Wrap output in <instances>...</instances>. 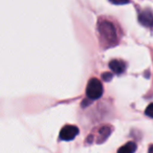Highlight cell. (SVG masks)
I'll list each match as a JSON object with an SVG mask.
<instances>
[{
    "label": "cell",
    "instance_id": "obj_1",
    "mask_svg": "<svg viewBox=\"0 0 153 153\" xmlns=\"http://www.w3.org/2000/svg\"><path fill=\"white\" fill-rule=\"evenodd\" d=\"M99 33L102 38L103 43H106L108 46H113L117 43L119 37H117V28L114 27L111 22L107 20H102L99 23Z\"/></svg>",
    "mask_w": 153,
    "mask_h": 153
},
{
    "label": "cell",
    "instance_id": "obj_2",
    "mask_svg": "<svg viewBox=\"0 0 153 153\" xmlns=\"http://www.w3.org/2000/svg\"><path fill=\"white\" fill-rule=\"evenodd\" d=\"M103 86L100 80L97 78H92L89 80L87 84V88H86V94L90 100H98L102 97L103 94Z\"/></svg>",
    "mask_w": 153,
    "mask_h": 153
},
{
    "label": "cell",
    "instance_id": "obj_3",
    "mask_svg": "<svg viewBox=\"0 0 153 153\" xmlns=\"http://www.w3.org/2000/svg\"><path fill=\"white\" fill-rule=\"evenodd\" d=\"M79 134V128L74 125H66L60 131V138L62 140H71Z\"/></svg>",
    "mask_w": 153,
    "mask_h": 153
},
{
    "label": "cell",
    "instance_id": "obj_4",
    "mask_svg": "<svg viewBox=\"0 0 153 153\" xmlns=\"http://www.w3.org/2000/svg\"><path fill=\"white\" fill-rule=\"evenodd\" d=\"M138 21L146 27H153V13L150 10H144L138 15Z\"/></svg>",
    "mask_w": 153,
    "mask_h": 153
},
{
    "label": "cell",
    "instance_id": "obj_5",
    "mask_svg": "<svg viewBox=\"0 0 153 153\" xmlns=\"http://www.w3.org/2000/svg\"><path fill=\"white\" fill-rule=\"evenodd\" d=\"M109 68L112 70L114 74H121L125 71L126 69V63L122 60H112L109 62Z\"/></svg>",
    "mask_w": 153,
    "mask_h": 153
},
{
    "label": "cell",
    "instance_id": "obj_6",
    "mask_svg": "<svg viewBox=\"0 0 153 153\" xmlns=\"http://www.w3.org/2000/svg\"><path fill=\"white\" fill-rule=\"evenodd\" d=\"M136 148H137V146H136L135 143L128 142L127 144L122 146L121 148L117 150V153H134L136 151Z\"/></svg>",
    "mask_w": 153,
    "mask_h": 153
},
{
    "label": "cell",
    "instance_id": "obj_7",
    "mask_svg": "<svg viewBox=\"0 0 153 153\" xmlns=\"http://www.w3.org/2000/svg\"><path fill=\"white\" fill-rule=\"evenodd\" d=\"M111 132V128L109 126H104L100 129V132H99V135H100V138H99V143L104 142V140H107L109 135H110Z\"/></svg>",
    "mask_w": 153,
    "mask_h": 153
},
{
    "label": "cell",
    "instance_id": "obj_8",
    "mask_svg": "<svg viewBox=\"0 0 153 153\" xmlns=\"http://www.w3.org/2000/svg\"><path fill=\"white\" fill-rule=\"evenodd\" d=\"M145 113H146V115H148L149 117H152L153 119V103H151V104L147 107Z\"/></svg>",
    "mask_w": 153,
    "mask_h": 153
},
{
    "label": "cell",
    "instance_id": "obj_9",
    "mask_svg": "<svg viewBox=\"0 0 153 153\" xmlns=\"http://www.w3.org/2000/svg\"><path fill=\"white\" fill-rule=\"evenodd\" d=\"M109 1L113 4H127L130 0H109Z\"/></svg>",
    "mask_w": 153,
    "mask_h": 153
},
{
    "label": "cell",
    "instance_id": "obj_10",
    "mask_svg": "<svg viewBox=\"0 0 153 153\" xmlns=\"http://www.w3.org/2000/svg\"><path fill=\"white\" fill-rule=\"evenodd\" d=\"M102 79L106 82H109L112 79V74H111L110 72H104V74H102Z\"/></svg>",
    "mask_w": 153,
    "mask_h": 153
},
{
    "label": "cell",
    "instance_id": "obj_11",
    "mask_svg": "<svg viewBox=\"0 0 153 153\" xmlns=\"http://www.w3.org/2000/svg\"><path fill=\"white\" fill-rule=\"evenodd\" d=\"M148 153H153V145H151L149 147V150H148Z\"/></svg>",
    "mask_w": 153,
    "mask_h": 153
}]
</instances>
